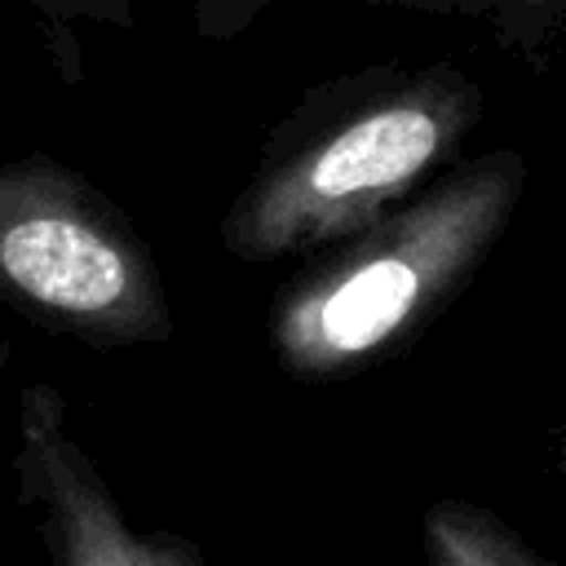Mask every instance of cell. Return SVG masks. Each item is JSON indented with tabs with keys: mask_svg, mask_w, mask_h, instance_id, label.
Instances as JSON below:
<instances>
[{
	"mask_svg": "<svg viewBox=\"0 0 566 566\" xmlns=\"http://www.w3.org/2000/svg\"><path fill=\"white\" fill-rule=\"evenodd\" d=\"M270 4H279V0H190V22H195L199 40L221 44V40H234L248 27H256Z\"/></svg>",
	"mask_w": 566,
	"mask_h": 566,
	"instance_id": "obj_8",
	"label": "cell"
},
{
	"mask_svg": "<svg viewBox=\"0 0 566 566\" xmlns=\"http://www.w3.org/2000/svg\"><path fill=\"white\" fill-rule=\"evenodd\" d=\"M562 464H566V424H562Z\"/></svg>",
	"mask_w": 566,
	"mask_h": 566,
	"instance_id": "obj_10",
	"label": "cell"
},
{
	"mask_svg": "<svg viewBox=\"0 0 566 566\" xmlns=\"http://www.w3.org/2000/svg\"><path fill=\"white\" fill-rule=\"evenodd\" d=\"M526 177L522 150H482L376 226L323 248L270 305L279 367L301 380H340L394 358L500 243Z\"/></svg>",
	"mask_w": 566,
	"mask_h": 566,
	"instance_id": "obj_2",
	"label": "cell"
},
{
	"mask_svg": "<svg viewBox=\"0 0 566 566\" xmlns=\"http://www.w3.org/2000/svg\"><path fill=\"white\" fill-rule=\"evenodd\" d=\"M424 566H562L531 548L504 517L460 495H442L424 513Z\"/></svg>",
	"mask_w": 566,
	"mask_h": 566,
	"instance_id": "obj_5",
	"label": "cell"
},
{
	"mask_svg": "<svg viewBox=\"0 0 566 566\" xmlns=\"http://www.w3.org/2000/svg\"><path fill=\"white\" fill-rule=\"evenodd\" d=\"M482 106V84L455 62H376L314 84L226 208V252L279 261L376 226L451 168Z\"/></svg>",
	"mask_w": 566,
	"mask_h": 566,
	"instance_id": "obj_1",
	"label": "cell"
},
{
	"mask_svg": "<svg viewBox=\"0 0 566 566\" xmlns=\"http://www.w3.org/2000/svg\"><path fill=\"white\" fill-rule=\"evenodd\" d=\"M35 9V27L44 35L49 62L62 75V84H80L84 62H80V27H115L128 31L133 27V0H31Z\"/></svg>",
	"mask_w": 566,
	"mask_h": 566,
	"instance_id": "obj_6",
	"label": "cell"
},
{
	"mask_svg": "<svg viewBox=\"0 0 566 566\" xmlns=\"http://www.w3.org/2000/svg\"><path fill=\"white\" fill-rule=\"evenodd\" d=\"M13 482L35 517L49 566H203L181 535H150L124 517L111 482L71 429L62 389L44 380L18 394Z\"/></svg>",
	"mask_w": 566,
	"mask_h": 566,
	"instance_id": "obj_4",
	"label": "cell"
},
{
	"mask_svg": "<svg viewBox=\"0 0 566 566\" xmlns=\"http://www.w3.org/2000/svg\"><path fill=\"white\" fill-rule=\"evenodd\" d=\"M371 9H407V13H438V18H478L486 13V0H358Z\"/></svg>",
	"mask_w": 566,
	"mask_h": 566,
	"instance_id": "obj_9",
	"label": "cell"
},
{
	"mask_svg": "<svg viewBox=\"0 0 566 566\" xmlns=\"http://www.w3.org/2000/svg\"><path fill=\"white\" fill-rule=\"evenodd\" d=\"M0 301L88 345H155L172 305L133 217L49 155L0 159Z\"/></svg>",
	"mask_w": 566,
	"mask_h": 566,
	"instance_id": "obj_3",
	"label": "cell"
},
{
	"mask_svg": "<svg viewBox=\"0 0 566 566\" xmlns=\"http://www.w3.org/2000/svg\"><path fill=\"white\" fill-rule=\"evenodd\" d=\"M482 22L522 62H548L566 49V0H486Z\"/></svg>",
	"mask_w": 566,
	"mask_h": 566,
	"instance_id": "obj_7",
	"label": "cell"
}]
</instances>
